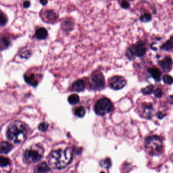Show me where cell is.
Listing matches in <instances>:
<instances>
[{
    "label": "cell",
    "mask_w": 173,
    "mask_h": 173,
    "mask_svg": "<svg viewBox=\"0 0 173 173\" xmlns=\"http://www.w3.org/2000/svg\"><path fill=\"white\" fill-rule=\"evenodd\" d=\"M121 7L122 8L127 9H129V7H130V3L128 2L122 1V3H121Z\"/></svg>",
    "instance_id": "cell-31"
},
{
    "label": "cell",
    "mask_w": 173,
    "mask_h": 173,
    "mask_svg": "<svg viewBox=\"0 0 173 173\" xmlns=\"http://www.w3.org/2000/svg\"><path fill=\"white\" fill-rule=\"evenodd\" d=\"M165 115H166L163 114L162 112H159L157 114V117L159 119H163V117H165Z\"/></svg>",
    "instance_id": "cell-32"
},
{
    "label": "cell",
    "mask_w": 173,
    "mask_h": 173,
    "mask_svg": "<svg viewBox=\"0 0 173 173\" xmlns=\"http://www.w3.org/2000/svg\"><path fill=\"white\" fill-rule=\"evenodd\" d=\"M154 89V86L153 85H149L145 88L142 89L141 92L145 95H148L151 94Z\"/></svg>",
    "instance_id": "cell-21"
},
{
    "label": "cell",
    "mask_w": 173,
    "mask_h": 173,
    "mask_svg": "<svg viewBox=\"0 0 173 173\" xmlns=\"http://www.w3.org/2000/svg\"><path fill=\"white\" fill-rule=\"evenodd\" d=\"M85 84L82 79H78L74 82L72 84V90L75 92H81L84 90Z\"/></svg>",
    "instance_id": "cell-12"
},
{
    "label": "cell",
    "mask_w": 173,
    "mask_h": 173,
    "mask_svg": "<svg viewBox=\"0 0 173 173\" xmlns=\"http://www.w3.org/2000/svg\"><path fill=\"white\" fill-rule=\"evenodd\" d=\"M90 86L94 90H101L105 86L104 76L100 72H95L93 73L91 77Z\"/></svg>",
    "instance_id": "cell-7"
},
{
    "label": "cell",
    "mask_w": 173,
    "mask_h": 173,
    "mask_svg": "<svg viewBox=\"0 0 173 173\" xmlns=\"http://www.w3.org/2000/svg\"><path fill=\"white\" fill-rule=\"evenodd\" d=\"M163 81L166 84H172L173 83V78L169 75H165L163 77Z\"/></svg>",
    "instance_id": "cell-25"
},
{
    "label": "cell",
    "mask_w": 173,
    "mask_h": 173,
    "mask_svg": "<svg viewBox=\"0 0 173 173\" xmlns=\"http://www.w3.org/2000/svg\"><path fill=\"white\" fill-rule=\"evenodd\" d=\"M100 165L102 167H105L106 169H109L111 166V162L110 159L107 158V159H105L104 160H101Z\"/></svg>",
    "instance_id": "cell-24"
},
{
    "label": "cell",
    "mask_w": 173,
    "mask_h": 173,
    "mask_svg": "<svg viewBox=\"0 0 173 173\" xmlns=\"http://www.w3.org/2000/svg\"><path fill=\"white\" fill-rule=\"evenodd\" d=\"M35 35L38 40H44L48 36V31L45 27H39L35 31Z\"/></svg>",
    "instance_id": "cell-14"
},
{
    "label": "cell",
    "mask_w": 173,
    "mask_h": 173,
    "mask_svg": "<svg viewBox=\"0 0 173 173\" xmlns=\"http://www.w3.org/2000/svg\"><path fill=\"white\" fill-rule=\"evenodd\" d=\"M173 60L170 57L167 56L159 62V64L163 71L168 72L171 70L173 66Z\"/></svg>",
    "instance_id": "cell-11"
},
{
    "label": "cell",
    "mask_w": 173,
    "mask_h": 173,
    "mask_svg": "<svg viewBox=\"0 0 173 173\" xmlns=\"http://www.w3.org/2000/svg\"><path fill=\"white\" fill-rule=\"evenodd\" d=\"M100 173H104V172H101Z\"/></svg>",
    "instance_id": "cell-36"
},
{
    "label": "cell",
    "mask_w": 173,
    "mask_h": 173,
    "mask_svg": "<svg viewBox=\"0 0 173 173\" xmlns=\"http://www.w3.org/2000/svg\"><path fill=\"white\" fill-rule=\"evenodd\" d=\"M154 94L155 97L157 98H161L163 95V92L162 89L160 88H157L154 92Z\"/></svg>",
    "instance_id": "cell-29"
},
{
    "label": "cell",
    "mask_w": 173,
    "mask_h": 173,
    "mask_svg": "<svg viewBox=\"0 0 173 173\" xmlns=\"http://www.w3.org/2000/svg\"><path fill=\"white\" fill-rule=\"evenodd\" d=\"M113 105L111 101L107 97L99 99L94 105V110L96 114L103 116L111 111Z\"/></svg>",
    "instance_id": "cell-5"
},
{
    "label": "cell",
    "mask_w": 173,
    "mask_h": 173,
    "mask_svg": "<svg viewBox=\"0 0 173 173\" xmlns=\"http://www.w3.org/2000/svg\"><path fill=\"white\" fill-rule=\"evenodd\" d=\"M140 19L142 22L144 23L150 22L152 19L151 15L150 14V13H145L141 16Z\"/></svg>",
    "instance_id": "cell-23"
},
{
    "label": "cell",
    "mask_w": 173,
    "mask_h": 173,
    "mask_svg": "<svg viewBox=\"0 0 173 173\" xmlns=\"http://www.w3.org/2000/svg\"><path fill=\"white\" fill-rule=\"evenodd\" d=\"M86 113V111L84 108L82 106H80L77 108L75 110V114L76 116H77L79 117H82L84 116Z\"/></svg>",
    "instance_id": "cell-20"
},
{
    "label": "cell",
    "mask_w": 173,
    "mask_h": 173,
    "mask_svg": "<svg viewBox=\"0 0 173 173\" xmlns=\"http://www.w3.org/2000/svg\"><path fill=\"white\" fill-rule=\"evenodd\" d=\"M126 84V80L123 76L116 75L111 78L109 80V86L114 90H120L123 89Z\"/></svg>",
    "instance_id": "cell-8"
},
{
    "label": "cell",
    "mask_w": 173,
    "mask_h": 173,
    "mask_svg": "<svg viewBox=\"0 0 173 173\" xmlns=\"http://www.w3.org/2000/svg\"><path fill=\"white\" fill-rule=\"evenodd\" d=\"M68 102L71 105L77 104L80 101V98L77 94H72L69 96L68 99Z\"/></svg>",
    "instance_id": "cell-19"
},
{
    "label": "cell",
    "mask_w": 173,
    "mask_h": 173,
    "mask_svg": "<svg viewBox=\"0 0 173 173\" xmlns=\"http://www.w3.org/2000/svg\"><path fill=\"white\" fill-rule=\"evenodd\" d=\"M50 168L45 163H42L38 165L35 170V173H47Z\"/></svg>",
    "instance_id": "cell-15"
},
{
    "label": "cell",
    "mask_w": 173,
    "mask_h": 173,
    "mask_svg": "<svg viewBox=\"0 0 173 173\" xmlns=\"http://www.w3.org/2000/svg\"><path fill=\"white\" fill-rule=\"evenodd\" d=\"M7 22V18L6 16L3 13V12L1 11L0 13V24L1 26H4Z\"/></svg>",
    "instance_id": "cell-26"
},
{
    "label": "cell",
    "mask_w": 173,
    "mask_h": 173,
    "mask_svg": "<svg viewBox=\"0 0 173 173\" xmlns=\"http://www.w3.org/2000/svg\"><path fill=\"white\" fill-rule=\"evenodd\" d=\"M168 101H169V103H171V104H173V95L169 96L168 97Z\"/></svg>",
    "instance_id": "cell-34"
},
{
    "label": "cell",
    "mask_w": 173,
    "mask_h": 173,
    "mask_svg": "<svg viewBox=\"0 0 173 173\" xmlns=\"http://www.w3.org/2000/svg\"><path fill=\"white\" fill-rule=\"evenodd\" d=\"M31 5V3L30 1H25L23 2V7L25 8H29Z\"/></svg>",
    "instance_id": "cell-33"
},
{
    "label": "cell",
    "mask_w": 173,
    "mask_h": 173,
    "mask_svg": "<svg viewBox=\"0 0 173 173\" xmlns=\"http://www.w3.org/2000/svg\"><path fill=\"white\" fill-rule=\"evenodd\" d=\"M0 163L1 167H6L10 164V160L6 157H1L0 160Z\"/></svg>",
    "instance_id": "cell-27"
},
{
    "label": "cell",
    "mask_w": 173,
    "mask_h": 173,
    "mask_svg": "<svg viewBox=\"0 0 173 173\" xmlns=\"http://www.w3.org/2000/svg\"><path fill=\"white\" fill-rule=\"evenodd\" d=\"M13 146L7 142H3L1 144V152L2 153L7 154L12 150Z\"/></svg>",
    "instance_id": "cell-17"
},
{
    "label": "cell",
    "mask_w": 173,
    "mask_h": 173,
    "mask_svg": "<svg viewBox=\"0 0 173 173\" xmlns=\"http://www.w3.org/2000/svg\"><path fill=\"white\" fill-rule=\"evenodd\" d=\"M10 40H9L7 38L5 37L2 38L1 42V48L2 50L3 49L7 48L10 45Z\"/></svg>",
    "instance_id": "cell-22"
},
{
    "label": "cell",
    "mask_w": 173,
    "mask_h": 173,
    "mask_svg": "<svg viewBox=\"0 0 173 173\" xmlns=\"http://www.w3.org/2000/svg\"><path fill=\"white\" fill-rule=\"evenodd\" d=\"M48 126V124L47 122H42V123H40V125H39L38 129L41 132H45L47 130Z\"/></svg>",
    "instance_id": "cell-28"
},
{
    "label": "cell",
    "mask_w": 173,
    "mask_h": 173,
    "mask_svg": "<svg viewBox=\"0 0 173 173\" xmlns=\"http://www.w3.org/2000/svg\"><path fill=\"white\" fill-rule=\"evenodd\" d=\"M24 79L28 84L33 87H36L39 84L38 76L34 73H26L24 75Z\"/></svg>",
    "instance_id": "cell-10"
},
{
    "label": "cell",
    "mask_w": 173,
    "mask_h": 173,
    "mask_svg": "<svg viewBox=\"0 0 173 173\" xmlns=\"http://www.w3.org/2000/svg\"><path fill=\"white\" fill-rule=\"evenodd\" d=\"M43 155V150L40 146H34L24 152V161L27 163H35L41 160Z\"/></svg>",
    "instance_id": "cell-4"
},
{
    "label": "cell",
    "mask_w": 173,
    "mask_h": 173,
    "mask_svg": "<svg viewBox=\"0 0 173 173\" xmlns=\"http://www.w3.org/2000/svg\"><path fill=\"white\" fill-rule=\"evenodd\" d=\"M142 114L146 119H151L153 116L154 109L150 103H143L141 106Z\"/></svg>",
    "instance_id": "cell-9"
},
{
    "label": "cell",
    "mask_w": 173,
    "mask_h": 173,
    "mask_svg": "<svg viewBox=\"0 0 173 173\" xmlns=\"http://www.w3.org/2000/svg\"><path fill=\"white\" fill-rule=\"evenodd\" d=\"M27 130L24 125L19 121L11 123L8 128V139L15 143H20L26 139Z\"/></svg>",
    "instance_id": "cell-2"
},
{
    "label": "cell",
    "mask_w": 173,
    "mask_h": 173,
    "mask_svg": "<svg viewBox=\"0 0 173 173\" xmlns=\"http://www.w3.org/2000/svg\"><path fill=\"white\" fill-rule=\"evenodd\" d=\"M40 3H41L43 5H45L47 4L48 1H40Z\"/></svg>",
    "instance_id": "cell-35"
},
{
    "label": "cell",
    "mask_w": 173,
    "mask_h": 173,
    "mask_svg": "<svg viewBox=\"0 0 173 173\" xmlns=\"http://www.w3.org/2000/svg\"><path fill=\"white\" fill-rule=\"evenodd\" d=\"M44 16L46 20H48L49 23L55 22L57 18L56 13L52 10H46L45 12Z\"/></svg>",
    "instance_id": "cell-16"
},
{
    "label": "cell",
    "mask_w": 173,
    "mask_h": 173,
    "mask_svg": "<svg viewBox=\"0 0 173 173\" xmlns=\"http://www.w3.org/2000/svg\"><path fill=\"white\" fill-rule=\"evenodd\" d=\"M147 71L152 78L156 81H159L161 80L162 73L159 69L154 67L149 68Z\"/></svg>",
    "instance_id": "cell-13"
},
{
    "label": "cell",
    "mask_w": 173,
    "mask_h": 173,
    "mask_svg": "<svg viewBox=\"0 0 173 173\" xmlns=\"http://www.w3.org/2000/svg\"><path fill=\"white\" fill-rule=\"evenodd\" d=\"M145 147L148 154L157 155L160 154L163 150V142L159 136H150L145 141Z\"/></svg>",
    "instance_id": "cell-3"
},
{
    "label": "cell",
    "mask_w": 173,
    "mask_h": 173,
    "mask_svg": "<svg viewBox=\"0 0 173 173\" xmlns=\"http://www.w3.org/2000/svg\"><path fill=\"white\" fill-rule=\"evenodd\" d=\"M31 55V53L29 52V51H23V52H21V56H22V58H26V59H27L28 57L30 56Z\"/></svg>",
    "instance_id": "cell-30"
},
{
    "label": "cell",
    "mask_w": 173,
    "mask_h": 173,
    "mask_svg": "<svg viewBox=\"0 0 173 173\" xmlns=\"http://www.w3.org/2000/svg\"><path fill=\"white\" fill-rule=\"evenodd\" d=\"M72 156V151L70 148L55 150L49 156V163L53 169H63L70 163Z\"/></svg>",
    "instance_id": "cell-1"
},
{
    "label": "cell",
    "mask_w": 173,
    "mask_h": 173,
    "mask_svg": "<svg viewBox=\"0 0 173 173\" xmlns=\"http://www.w3.org/2000/svg\"><path fill=\"white\" fill-rule=\"evenodd\" d=\"M146 51L147 49L144 43L139 41L136 44L132 45L129 49H127L126 56L129 60H132L134 56L142 57L145 55Z\"/></svg>",
    "instance_id": "cell-6"
},
{
    "label": "cell",
    "mask_w": 173,
    "mask_h": 173,
    "mask_svg": "<svg viewBox=\"0 0 173 173\" xmlns=\"http://www.w3.org/2000/svg\"><path fill=\"white\" fill-rule=\"evenodd\" d=\"M172 156H173V154H172Z\"/></svg>",
    "instance_id": "cell-37"
},
{
    "label": "cell",
    "mask_w": 173,
    "mask_h": 173,
    "mask_svg": "<svg viewBox=\"0 0 173 173\" xmlns=\"http://www.w3.org/2000/svg\"><path fill=\"white\" fill-rule=\"evenodd\" d=\"M160 48L166 51L172 50L173 49V37H171L169 40H167V41L163 43L160 47Z\"/></svg>",
    "instance_id": "cell-18"
}]
</instances>
